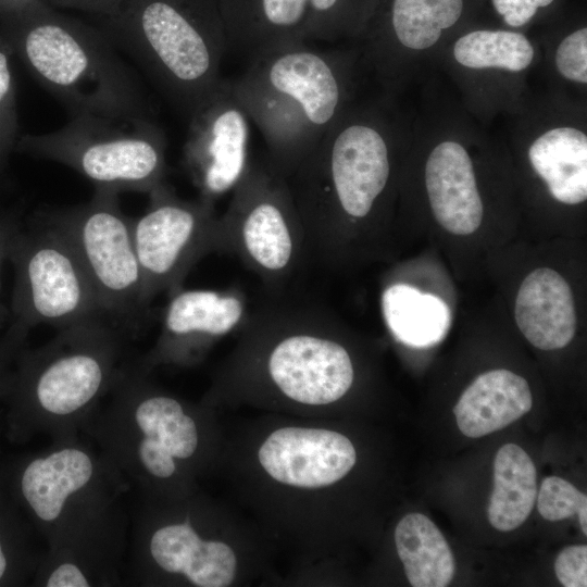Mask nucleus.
Instances as JSON below:
<instances>
[{
	"label": "nucleus",
	"instance_id": "39448f33",
	"mask_svg": "<svg viewBox=\"0 0 587 587\" xmlns=\"http://www.w3.org/2000/svg\"><path fill=\"white\" fill-rule=\"evenodd\" d=\"M103 34L188 118L220 84L227 38L218 0H124Z\"/></svg>",
	"mask_w": 587,
	"mask_h": 587
},
{
	"label": "nucleus",
	"instance_id": "c85d7f7f",
	"mask_svg": "<svg viewBox=\"0 0 587 587\" xmlns=\"http://www.w3.org/2000/svg\"><path fill=\"white\" fill-rule=\"evenodd\" d=\"M14 57L0 34V168L18 140L16 88L12 68Z\"/></svg>",
	"mask_w": 587,
	"mask_h": 587
},
{
	"label": "nucleus",
	"instance_id": "9d476101",
	"mask_svg": "<svg viewBox=\"0 0 587 587\" xmlns=\"http://www.w3.org/2000/svg\"><path fill=\"white\" fill-rule=\"evenodd\" d=\"M120 192L95 188L82 204L48 210L43 220L60 229L75 249L102 305L114 324L136 325L148 305L132 233V218Z\"/></svg>",
	"mask_w": 587,
	"mask_h": 587
},
{
	"label": "nucleus",
	"instance_id": "c756f323",
	"mask_svg": "<svg viewBox=\"0 0 587 587\" xmlns=\"http://www.w3.org/2000/svg\"><path fill=\"white\" fill-rule=\"evenodd\" d=\"M584 504H587L586 495L570 482L558 476H548L541 482L537 509L545 520L554 522L569 519Z\"/></svg>",
	"mask_w": 587,
	"mask_h": 587
},
{
	"label": "nucleus",
	"instance_id": "f8f14e48",
	"mask_svg": "<svg viewBox=\"0 0 587 587\" xmlns=\"http://www.w3.org/2000/svg\"><path fill=\"white\" fill-rule=\"evenodd\" d=\"M148 197L143 214L132 218L147 305L157 296L182 288L201 259L217 253L218 221L215 202L183 199L166 182Z\"/></svg>",
	"mask_w": 587,
	"mask_h": 587
},
{
	"label": "nucleus",
	"instance_id": "bb28decb",
	"mask_svg": "<svg viewBox=\"0 0 587 587\" xmlns=\"http://www.w3.org/2000/svg\"><path fill=\"white\" fill-rule=\"evenodd\" d=\"M377 2L378 0H309L304 40L358 41Z\"/></svg>",
	"mask_w": 587,
	"mask_h": 587
},
{
	"label": "nucleus",
	"instance_id": "f03ea898",
	"mask_svg": "<svg viewBox=\"0 0 587 587\" xmlns=\"http://www.w3.org/2000/svg\"><path fill=\"white\" fill-rule=\"evenodd\" d=\"M284 45L250 59L233 85L251 122L262 133L265 158L288 178L357 99L360 50H320Z\"/></svg>",
	"mask_w": 587,
	"mask_h": 587
},
{
	"label": "nucleus",
	"instance_id": "7ed1b4c3",
	"mask_svg": "<svg viewBox=\"0 0 587 587\" xmlns=\"http://www.w3.org/2000/svg\"><path fill=\"white\" fill-rule=\"evenodd\" d=\"M0 34L72 115L152 116L140 83L101 29L38 1L0 17Z\"/></svg>",
	"mask_w": 587,
	"mask_h": 587
},
{
	"label": "nucleus",
	"instance_id": "9b49d317",
	"mask_svg": "<svg viewBox=\"0 0 587 587\" xmlns=\"http://www.w3.org/2000/svg\"><path fill=\"white\" fill-rule=\"evenodd\" d=\"M120 339L115 324L101 317L59 329L37 354L30 389L50 421L83 415L115 385Z\"/></svg>",
	"mask_w": 587,
	"mask_h": 587
},
{
	"label": "nucleus",
	"instance_id": "b1692460",
	"mask_svg": "<svg viewBox=\"0 0 587 587\" xmlns=\"http://www.w3.org/2000/svg\"><path fill=\"white\" fill-rule=\"evenodd\" d=\"M380 304L389 332L407 346H432L445 337L451 324L450 310L440 298L408 284L386 286Z\"/></svg>",
	"mask_w": 587,
	"mask_h": 587
},
{
	"label": "nucleus",
	"instance_id": "f257e3e1",
	"mask_svg": "<svg viewBox=\"0 0 587 587\" xmlns=\"http://www.w3.org/2000/svg\"><path fill=\"white\" fill-rule=\"evenodd\" d=\"M380 92L354 100L287 178L307 261L332 267L387 208L409 147L412 110Z\"/></svg>",
	"mask_w": 587,
	"mask_h": 587
},
{
	"label": "nucleus",
	"instance_id": "f3484780",
	"mask_svg": "<svg viewBox=\"0 0 587 587\" xmlns=\"http://www.w3.org/2000/svg\"><path fill=\"white\" fill-rule=\"evenodd\" d=\"M258 459L277 483L314 489L344 478L354 466L357 452L350 439L338 432L288 426L265 438Z\"/></svg>",
	"mask_w": 587,
	"mask_h": 587
},
{
	"label": "nucleus",
	"instance_id": "4be33fe9",
	"mask_svg": "<svg viewBox=\"0 0 587 587\" xmlns=\"http://www.w3.org/2000/svg\"><path fill=\"white\" fill-rule=\"evenodd\" d=\"M533 405L528 383L504 369L485 372L463 391L453 413L461 433L478 438L515 422Z\"/></svg>",
	"mask_w": 587,
	"mask_h": 587
},
{
	"label": "nucleus",
	"instance_id": "aec40b11",
	"mask_svg": "<svg viewBox=\"0 0 587 587\" xmlns=\"http://www.w3.org/2000/svg\"><path fill=\"white\" fill-rule=\"evenodd\" d=\"M147 551L160 570L180 574L193 586L227 587L236 575L237 558L230 546L202 539L188 522L153 529Z\"/></svg>",
	"mask_w": 587,
	"mask_h": 587
},
{
	"label": "nucleus",
	"instance_id": "7c9ffc66",
	"mask_svg": "<svg viewBox=\"0 0 587 587\" xmlns=\"http://www.w3.org/2000/svg\"><path fill=\"white\" fill-rule=\"evenodd\" d=\"M554 571L559 582L565 587L587 586V547L570 546L558 554Z\"/></svg>",
	"mask_w": 587,
	"mask_h": 587
},
{
	"label": "nucleus",
	"instance_id": "0eeeda50",
	"mask_svg": "<svg viewBox=\"0 0 587 587\" xmlns=\"http://www.w3.org/2000/svg\"><path fill=\"white\" fill-rule=\"evenodd\" d=\"M217 253L237 258L276 297L307 261L304 230L287 178L265 159L250 161L218 215Z\"/></svg>",
	"mask_w": 587,
	"mask_h": 587
},
{
	"label": "nucleus",
	"instance_id": "2eb2a0df",
	"mask_svg": "<svg viewBox=\"0 0 587 587\" xmlns=\"http://www.w3.org/2000/svg\"><path fill=\"white\" fill-rule=\"evenodd\" d=\"M188 120L183 164L199 197L215 202L232 192L250 164L251 120L226 78Z\"/></svg>",
	"mask_w": 587,
	"mask_h": 587
},
{
	"label": "nucleus",
	"instance_id": "20e7f679",
	"mask_svg": "<svg viewBox=\"0 0 587 587\" xmlns=\"http://www.w3.org/2000/svg\"><path fill=\"white\" fill-rule=\"evenodd\" d=\"M334 322L316 303L275 297L261 304L239 329L229 378L302 405L339 401L352 388L355 369Z\"/></svg>",
	"mask_w": 587,
	"mask_h": 587
},
{
	"label": "nucleus",
	"instance_id": "1a4fd4ad",
	"mask_svg": "<svg viewBox=\"0 0 587 587\" xmlns=\"http://www.w3.org/2000/svg\"><path fill=\"white\" fill-rule=\"evenodd\" d=\"M478 14L479 0H378L357 41L362 66L399 97L435 71L447 42Z\"/></svg>",
	"mask_w": 587,
	"mask_h": 587
},
{
	"label": "nucleus",
	"instance_id": "4468645a",
	"mask_svg": "<svg viewBox=\"0 0 587 587\" xmlns=\"http://www.w3.org/2000/svg\"><path fill=\"white\" fill-rule=\"evenodd\" d=\"M24 312L30 323L59 329L107 317L95 288L66 236L43 220L24 246Z\"/></svg>",
	"mask_w": 587,
	"mask_h": 587
},
{
	"label": "nucleus",
	"instance_id": "a878e982",
	"mask_svg": "<svg viewBox=\"0 0 587 587\" xmlns=\"http://www.w3.org/2000/svg\"><path fill=\"white\" fill-rule=\"evenodd\" d=\"M536 497L537 471L530 457L515 444L503 445L494 461L489 523L500 532L517 528L529 516Z\"/></svg>",
	"mask_w": 587,
	"mask_h": 587
},
{
	"label": "nucleus",
	"instance_id": "6e6552de",
	"mask_svg": "<svg viewBox=\"0 0 587 587\" xmlns=\"http://www.w3.org/2000/svg\"><path fill=\"white\" fill-rule=\"evenodd\" d=\"M530 33L475 21L440 51L435 71L445 74L464 109L480 124L519 113L534 91L529 78L540 64Z\"/></svg>",
	"mask_w": 587,
	"mask_h": 587
},
{
	"label": "nucleus",
	"instance_id": "412c9836",
	"mask_svg": "<svg viewBox=\"0 0 587 587\" xmlns=\"http://www.w3.org/2000/svg\"><path fill=\"white\" fill-rule=\"evenodd\" d=\"M514 317L521 333L534 347L540 350L564 348L576 332L571 286L552 268L534 270L520 286Z\"/></svg>",
	"mask_w": 587,
	"mask_h": 587
},
{
	"label": "nucleus",
	"instance_id": "6ab92c4d",
	"mask_svg": "<svg viewBox=\"0 0 587 587\" xmlns=\"http://www.w3.org/2000/svg\"><path fill=\"white\" fill-rule=\"evenodd\" d=\"M227 48L250 59L279 46L304 42L309 0H218Z\"/></svg>",
	"mask_w": 587,
	"mask_h": 587
},
{
	"label": "nucleus",
	"instance_id": "473e14b6",
	"mask_svg": "<svg viewBox=\"0 0 587 587\" xmlns=\"http://www.w3.org/2000/svg\"><path fill=\"white\" fill-rule=\"evenodd\" d=\"M43 2L60 8L76 9L88 13H95L102 17L114 14L124 0H42Z\"/></svg>",
	"mask_w": 587,
	"mask_h": 587
},
{
	"label": "nucleus",
	"instance_id": "cd10ccee",
	"mask_svg": "<svg viewBox=\"0 0 587 587\" xmlns=\"http://www.w3.org/2000/svg\"><path fill=\"white\" fill-rule=\"evenodd\" d=\"M566 0H479L478 21L530 33L557 16Z\"/></svg>",
	"mask_w": 587,
	"mask_h": 587
},
{
	"label": "nucleus",
	"instance_id": "c9c22d12",
	"mask_svg": "<svg viewBox=\"0 0 587 587\" xmlns=\"http://www.w3.org/2000/svg\"><path fill=\"white\" fill-rule=\"evenodd\" d=\"M7 571V558L0 544V580Z\"/></svg>",
	"mask_w": 587,
	"mask_h": 587
},
{
	"label": "nucleus",
	"instance_id": "a211bd4d",
	"mask_svg": "<svg viewBox=\"0 0 587 587\" xmlns=\"http://www.w3.org/2000/svg\"><path fill=\"white\" fill-rule=\"evenodd\" d=\"M99 470L83 447L62 446L29 462L21 478L22 495L36 517L57 530L93 491Z\"/></svg>",
	"mask_w": 587,
	"mask_h": 587
},
{
	"label": "nucleus",
	"instance_id": "f704fd0d",
	"mask_svg": "<svg viewBox=\"0 0 587 587\" xmlns=\"http://www.w3.org/2000/svg\"><path fill=\"white\" fill-rule=\"evenodd\" d=\"M587 513V504H584L577 512L578 514V519H579V524H580V528L584 533V535L587 534V520H586V514Z\"/></svg>",
	"mask_w": 587,
	"mask_h": 587
},
{
	"label": "nucleus",
	"instance_id": "dca6fc26",
	"mask_svg": "<svg viewBox=\"0 0 587 587\" xmlns=\"http://www.w3.org/2000/svg\"><path fill=\"white\" fill-rule=\"evenodd\" d=\"M160 335L150 364L187 363L209 346L239 330L251 309L245 291L230 286L223 289L179 288L167 295Z\"/></svg>",
	"mask_w": 587,
	"mask_h": 587
},
{
	"label": "nucleus",
	"instance_id": "2f4dec72",
	"mask_svg": "<svg viewBox=\"0 0 587 587\" xmlns=\"http://www.w3.org/2000/svg\"><path fill=\"white\" fill-rule=\"evenodd\" d=\"M93 583V576L86 569L64 558H58L49 567L45 580L48 587H88Z\"/></svg>",
	"mask_w": 587,
	"mask_h": 587
},
{
	"label": "nucleus",
	"instance_id": "423d86ee",
	"mask_svg": "<svg viewBox=\"0 0 587 587\" xmlns=\"http://www.w3.org/2000/svg\"><path fill=\"white\" fill-rule=\"evenodd\" d=\"M167 140L152 116L74 114L61 128L21 135L16 148L66 165L95 188L149 193L165 182Z\"/></svg>",
	"mask_w": 587,
	"mask_h": 587
},
{
	"label": "nucleus",
	"instance_id": "5701e85b",
	"mask_svg": "<svg viewBox=\"0 0 587 587\" xmlns=\"http://www.w3.org/2000/svg\"><path fill=\"white\" fill-rule=\"evenodd\" d=\"M540 64L548 89L587 101V13L582 4H566L537 28Z\"/></svg>",
	"mask_w": 587,
	"mask_h": 587
},
{
	"label": "nucleus",
	"instance_id": "72a5a7b5",
	"mask_svg": "<svg viewBox=\"0 0 587 587\" xmlns=\"http://www.w3.org/2000/svg\"><path fill=\"white\" fill-rule=\"evenodd\" d=\"M42 0H0V17L17 12Z\"/></svg>",
	"mask_w": 587,
	"mask_h": 587
},
{
	"label": "nucleus",
	"instance_id": "393cba45",
	"mask_svg": "<svg viewBox=\"0 0 587 587\" xmlns=\"http://www.w3.org/2000/svg\"><path fill=\"white\" fill-rule=\"evenodd\" d=\"M395 544L411 586L446 587L451 583L455 570L452 551L426 515H404L396 526Z\"/></svg>",
	"mask_w": 587,
	"mask_h": 587
},
{
	"label": "nucleus",
	"instance_id": "ddd939ff",
	"mask_svg": "<svg viewBox=\"0 0 587 587\" xmlns=\"http://www.w3.org/2000/svg\"><path fill=\"white\" fill-rule=\"evenodd\" d=\"M114 412L123 415L118 432L123 455L130 471L157 479L171 478L177 461L198 449L196 421L176 398L150 386L137 373L122 372Z\"/></svg>",
	"mask_w": 587,
	"mask_h": 587
}]
</instances>
